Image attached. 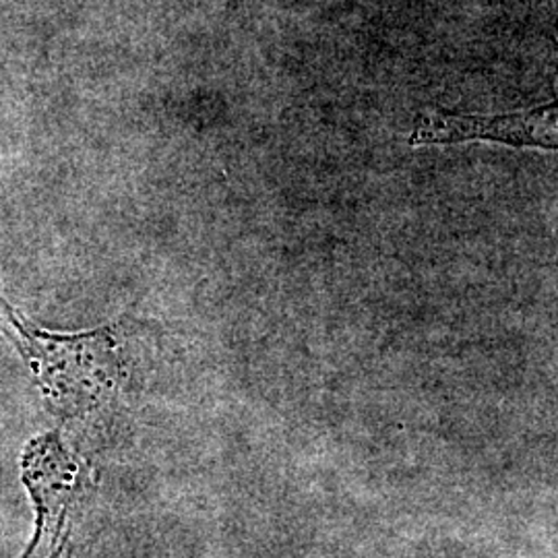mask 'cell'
Returning <instances> with one entry per match:
<instances>
[{
	"label": "cell",
	"instance_id": "1",
	"mask_svg": "<svg viewBox=\"0 0 558 558\" xmlns=\"http://www.w3.org/2000/svg\"><path fill=\"white\" fill-rule=\"evenodd\" d=\"M0 306L52 412L62 418L83 416L114 391L120 377L114 327L52 333L23 319L4 300Z\"/></svg>",
	"mask_w": 558,
	"mask_h": 558
},
{
	"label": "cell",
	"instance_id": "2",
	"mask_svg": "<svg viewBox=\"0 0 558 558\" xmlns=\"http://www.w3.org/2000/svg\"><path fill=\"white\" fill-rule=\"evenodd\" d=\"M23 482L36 507V534L21 558H60L69 544V519L85 482L80 458L48 433L32 440L21 461Z\"/></svg>",
	"mask_w": 558,
	"mask_h": 558
},
{
	"label": "cell",
	"instance_id": "3",
	"mask_svg": "<svg viewBox=\"0 0 558 558\" xmlns=\"http://www.w3.org/2000/svg\"><path fill=\"white\" fill-rule=\"evenodd\" d=\"M557 104H544L534 110L509 114H453L440 108L424 110L414 120L408 137L410 145H447L463 141H495L511 147H538L555 151L558 147Z\"/></svg>",
	"mask_w": 558,
	"mask_h": 558
}]
</instances>
